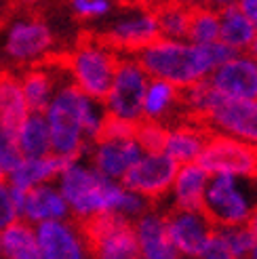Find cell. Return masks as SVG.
Here are the masks:
<instances>
[{
	"instance_id": "6da1fadb",
	"label": "cell",
	"mask_w": 257,
	"mask_h": 259,
	"mask_svg": "<svg viewBox=\"0 0 257 259\" xmlns=\"http://www.w3.org/2000/svg\"><path fill=\"white\" fill-rule=\"evenodd\" d=\"M42 114L51 133V154L61 160L84 156L108 120L104 101L82 93L70 78L59 82Z\"/></svg>"
},
{
	"instance_id": "7a4b0ae2",
	"label": "cell",
	"mask_w": 257,
	"mask_h": 259,
	"mask_svg": "<svg viewBox=\"0 0 257 259\" xmlns=\"http://www.w3.org/2000/svg\"><path fill=\"white\" fill-rule=\"evenodd\" d=\"M76 222H89L108 209V196L114 179L101 175L87 156L66 160L55 179Z\"/></svg>"
},
{
	"instance_id": "3957f363",
	"label": "cell",
	"mask_w": 257,
	"mask_h": 259,
	"mask_svg": "<svg viewBox=\"0 0 257 259\" xmlns=\"http://www.w3.org/2000/svg\"><path fill=\"white\" fill-rule=\"evenodd\" d=\"M135 57L144 66L150 78L169 80L179 89H186L202 78H207L198 47L186 38H164L158 36L148 47L137 51Z\"/></svg>"
},
{
	"instance_id": "277c9868",
	"label": "cell",
	"mask_w": 257,
	"mask_h": 259,
	"mask_svg": "<svg viewBox=\"0 0 257 259\" xmlns=\"http://www.w3.org/2000/svg\"><path fill=\"white\" fill-rule=\"evenodd\" d=\"M257 209V177L213 173L204 188L202 211L213 226L247 224Z\"/></svg>"
},
{
	"instance_id": "5b68a950",
	"label": "cell",
	"mask_w": 257,
	"mask_h": 259,
	"mask_svg": "<svg viewBox=\"0 0 257 259\" xmlns=\"http://www.w3.org/2000/svg\"><path fill=\"white\" fill-rule=\"evenodd\" d=\"M118 57V51H114L101 36H84L61 61L72 84L104 101L116 72Z\"/></svg>"
},
{
	"instance_id": "8992f818",
	"label": "cell",
	"mask_w": 257,
	"mask_h": 259,
	"mask_svg": "<svg viewBox=\"0 0 257 259\" xmlns=\"http://www.w3.org/2000/svg\"><path fill=\"white\" fill-rule=\"evenodd\" d=\"M150 76L135 55H120L112 84L104 97L106 112L112 118L137 124L141 120V106Z\"/></svg>"
},
{
	"instance_id": "52a82bcc",
	"label": "cell",
	"mask_w": 257,
	"mask_h": 259,
	"mask_svg": "<svg viewBox=\"0 0 257 259\" xmlns=\"http://www.w3.org/2000/svg\"><path fill=\"white\" fill-rule=\"evenodd\" d=\"M55 47V36L49 23L36 15H21L9 23L3 36L5 55L21 68L51 59Z\"/></svg>"
},
{
	"instance_id": "ba28073f",
	"label": "cell",
	"mask_w": 257,
	"mask_h": 259,
	"mask_svg": "<svg viewBox=\"0 0 257 259\" xmlns=\"http://www.w3.org/2000/svg\"><path fill=\"white\" fill-rule=\"evenodd\" d=\"M89 255L101 259H137V240L133 222L114 215L101 213L82 224Z\"/></svg>"
},
{
	"instance_id": "9c48e42d",
	"label": "cell",
	"mask_w": 257,
	"mask_h": 259,
	"mask_svg": "<svg viewBox=\"0 0 257 259\" xmlns=\"http://www.w3.org/2000/svg\"><path fill=\"white\" fill-rule=\"evenodd\" d=\"M177 166L179 164L164 150H150L141 154L137 162L126 171L122 184L148 198L152 204H160L169 198Z\"/></svg>"
},
{
	"instance_id": "30bf717a",
	"label": "cell",
	"mask_w": 257,
	"mask_h": 259,
	"mask_svg": "<svg viewBox=\"0 0 257 259\" xmlns=\"http://www.w3.org/2000/svg\"><path fill=\"white\" fill-rule=\"evenodd\" d=\"M160 36L156 11L146 7H133L120 11L108 23L101 38L120 55H135Z\"/></svg>"
},
{
	"instance_id": "8fae6325",
	"label": "cell",
	"mask_w": 257,
	"mask_h": 259,
	"mask_svg": "<svg viewBox=\"0 0 257 259\" xmlns=\"http://www.w3.org/2000/svg\"><path fill=\"white\" fill-rule=\"evenodd\" d=\"M198 162L213 173H232L257 177V146L245 144L234 137L211 133L202 148Z\"/></svg>"
},
{
	"instance_id": "7c38bea8",
	"label": "cell",
	"mask_w": 257,
	"mask_h": 259,
	"mask_svg": "<svg viewBox=\"0 0 257 259\" xmlns=\"http://www.w3.org/2000/svg\"><path fill=\"white\" fill-rule=\"evenodd\" d=\"M166 232L177 257H200L207 242L211 240L215 226L202 209H164Z\"/></svg>"
},
{
	"instance_id": "4fadbf2b",
	"label": "cell",
	"mask_w": 257,
	"mask_h": 259,
	"mask_svg": "<svg viewBox=\"0 0 257 259\" xmlns=\"http://www.w3.org/2000/svg\"><path fill=\"white\" fill-rule=\"evenodd\" d=\"M204 124L211 133L257 146V97H220Z\"/></svg>"
},
{
	"instance_id": "5bb4252c",
	"label": "cell",
	"mask_w": 257,
	"mask_h": 259,
	"mask_svg": "<svg viewBox=\"0 0 257 259\" xmlns=\"http://www.w3.org/2000/svg\"><path fill=\"white\" fill-rule=\"evenodd\" d=\"M141 154H144V150H141L139 141L135 139V131H133L124 135L101 133L97 139L91 141L84 156L104 177L122 181L126 171L137 162Z\"/></svg>"
},
{
	"instance_id": "9a60e30c",
	"label": "cell",
	"mask_w": 257,
	"mask_h": 259,
	"mask_svg": "<svg viewBox=\"0 0 257 259\" xmlns=\"http://www.w3.org/2000/svg\"><path fill=\"white\" fill-rule=\"evenodd\" d=\"M34 228L40 259H82L89 255L82 224L74 217L49 219Z\"/></svg>"
},
{
	"instance_id": "2e32d148",
	"label": "cell",
	"mask_w": 257,
	"mask_h": 259,
	"mask_svg": "<svg viewBox=\"0 0 257 259\" xmlns=\"http://www.w3.org/2000/svg\"><path fill=\"white\" fill-rule=\"evenodd\" d=\"M207 78L222 97H257V59L251 53H234Z\"/></svg>"
},
{
	"instance_id": "e0dca14e",
	"label": "cell",
	"mask_w": 257,
	"mask_h": 259,
	"mask_svg": "<svg viewBox=\"0 0 257 259\" xmlns=\"http://www.w3.org/2000/svg\"><path fill=\"white\" fill-rule=\"evenodd\" d=\"M211 131L202 120L190 118V116H182L179 120L166 124L164 133V144L162 150L177 164L186 162H196L202 154V148L207 144Z\"/></svg>"
},
{
	"instance_id": "ac0fdd59",
	"label": "cell",
	"mask_w": 257,
	"mask_h": 259,
	"mask_svg": "<svg viewBox=\"0 0 257 259\" xmlns=\"http://www.w3.org/2000/svg\"><path fill=\"white\" fill-rule=\"evenodd\" d=\"M66 78H68V72L63 61L53 63V59H47L42 63L25 68V72L19 76V82H21V91L30 112H45L49 101L53 99L59 82Z\"/></svg>"
},
{
	"instance_id": "d6986e66",
	"label": "cell",
	"mask_w": 257,
	"mask_h": 259,
	"mask_svg": "<svg viewBox=\"0 0 257 259\" xmlns=\"http://www.w3.org/2000/svg\"><path fill=\"white\" fill-rule=\"evenodd\" d=\"M133 232L137 240L139 257L144 259H175L177 253L169 240L166 232L164 209L158 204H152L137 219H133Z\"/></svg>"
},
{
	"instance_id": "ffe728a7",
	"label": "cell",
	"mask_w": 257,
	"mask_h": 259,
	"mask_svg": "<svg viewBox=\"0 0 257 259\" xmlns=\"http://www.w3.org/2000/svg\"><path fill=\"white\" fill-rule=\"evenodd\" d=\"M17 206H19V219H25V222L34 226L40 222H49V219L72 217L68 202L55 181L34 186L25 192L17 190Z\"/></svg>"
},
{
	"instance_id": "44dd1931",
	"label": "cell",
	"mask_w": 257,
	"mask_h": 259,
	"mask_svg": "<svg viewBox=\"0 0 257 259\" xmlns=\"http://www.w3.org/2000/svg\"><path fill=\"white\" fill-rule=\"evenodd\" d=\"M184 114L182 106V89L175 87L169 80L162 78H150L146 93H144V106H141V120H152L160 124H171L179 120Z\"/></svg>"
},
{
	"instance_id": "7402d4cb",
	"label": "cell",
	"mask_w": 257,
	"mask_h": 259,
	"mask_svg": "<svg viewBox=\"0 0 257 259\" xmlns=\"http://www.w3.org/2000/svg\"><path fill=\"white\" fill-rule=\"evenodd\" d=\"M255 242L247 224L217 226L200 259H245L251 255Z\"/></svg>"
},
{
	"instance_id": "603a6c76",
	"label": "cell",
	"mask_w": 257,
	"mask_h": 259,
	"mask_svg": "<svg viewBox=\"0 0 257 259\" xmlns=\"http://www.w3.org/2000/svg\"><path fill=\"white\" fill-rule=\"evenodd\" d=\"M211 173L196 162H186L177 166L175 179L171 184L169 200L171 206H182V209H202L204 188L209 184Z\"/></svg>"
},
{
	"instance_id": "cb8c5ba5",
	"label": "cell",
	"mask_w": 257,
	"mask_h": 259,
	"mask_svg": "<svg viewBox=\"0 0 257 259\" xmlns=\"http://www.w3.org/2000/svg\"><path fill=\"white\" fill-rule=\"evenodd\" d=\"M63 162L66 160H61L59 156H55V154H45V156H21L19 162L13 166L5 177L9 179V184L15 190L25 192L34 186L55 181Z\"/></svg>"
},
{
	"instance_id": "d4e9b609",
	"label": "cell",
	"mask_w": 257,
	"mask_h": 259,
	"mask_svg": "<svg viewBox=\"0 0 257 259\" xmlns=\"http://www.w3.org/2000/svg\"><path fill=\"white\" fill-rule=\"evenodd\" d=\"M217 13H220V40L234 53H247L257 36V25L253 19L240 9L238 3L220 7Z\"/></svg>"
},
{
	"instance_id": "484cf974",
	"label": "cell",
	"mask_w": 257,
	"mask_h": 259,
	"mask_svg": "<svg viewBox=\"0 0 257 259\" xmlns=\"http://www.w3.org/2000/svg\"><path fill=\"white\" fill-rule=\"evenodd\" d=\"M0 257L7 259H40L36 228L25 219H15L0 230Z\"/></svg>"
},
{
	"instance_id": "4316f807",
	"label": "cell",
	"mask_w": 257,
	"mask_h": 259,
	"mask_svg": "<svg viewBox=\"0 0 257 259\" xmlns=\"http://www.w3.org/2000/svg\"><path fill=\"white\" fill-rule=\"evenodd\" d=\"M28 112L30 108L25 103L19 76L13 72H0V124L17 131Z\"/></svg>"
},
{
	"instance_id": "83f0119b",
	"label": "cell",
	"mask_w": 257,
	"mask_h": 259,
	"mask_svg": "<svg viewBox=\"0 0 257 259\" xmlns=\"http://www.w3.org/2000/svg\"><path fill=\"white\" fill-rule=\"evenodd\" d=\"M15 139L21 156H45V154H51V133L45 114L28 112V116L17 126Z\"/></svg>"
},
{
	"instance_id": "f1b7e54d",
	"label": "cell",
	"mask_w": 257,
	"mask_h": 259,
	"mask_svg": "<svg viewBox=\"0 0 257 259\" xmlns=\"http://www.w3.org/2000/svg\"><path fill=\"white\" fill-rule=\"evenodd\" d=\"M190 15L192 7H188L182 0H164L156 9V21L158 32L164 38H186L188 40V28H190Z\"/></svg>"
},
{
	"instance_id": "f546056e",
	"label": "cell",
	"mask_w": 257,
	"mask_h": 259,
	"mask_svg": "<svg viewBox=\"0 0 257 259\" xmlns=\"http://www.w3.org/2000/svg\"><path fill=\"white\" fill-rule=\"evenodd\" d=\"M220 93L213 89V84L209 82V78H202L194 84H190L186 89H182V106H184V114L190 118L202 120L209 116V112L215 108V103L220 101Z\"/></svg>"
},
{
	"instance_id": "4dcf8cb0",
	"label": "cell",
	"mask_w": 257,
	"mask_h": 259,
	"mask_svg": "<svg viewBox=\"0 0 257 259\" xmlns=\"http://www.w3.org/2000/svg\"><path fill=\"white\" fill-rule=\"evenodd\" d=\"M150 206H152V202L148 198L133 192L131 188H126L122 181H114L112 188H110L106 213L120 215V217L128 219V222H133V219H137L144 211H148Z\"/></svg>"
},
{
	"instance_id": "1f68e13d",
	"label": "cell",
	"mask_w": 257,
	"mask_h": 259,
	"mask_svg": "<svg viewBox=\"0 0 257 259\" xmlns=\"http://www.w3.org/2000/svg\"><path fill=\"white\" fill-rule=\"evenodd\" d=\"M188 40L194 45L220 40V13L211 5L192 7Z\"/></svg>"
},
{
	"instance_id": "d6a6232c",
	"label": "cell",
	"mask_w": 257,
	"mask_h": 259,
	"mask_svg": "<svg viewBox=\"0 0 257 259\" xmlns=\"http://www.w3.org/2000/svg\"><path fill=\"white\" fill-rule=\"evenodd\" d=\"M114 0H70V9L80 21L108 19L114 11Z\"/></svg>"
},
{
	"instance_id": "836d02e7",
	"label": "cell",
	"mask_w": 257,
	"mask_h": 259,
	"mask_svg": "<svg viewBox=\"0 0 257 259\" xmlns=\"http://www.w3.org/2000/svg\"><path fill=\"white\" fill-rule=\"evenodd\" d=\"M164 133H166V124H160V122L139 120L135 124V139L139 141V146H141V150H144V152L162 150Z\"/></svg>"
},
{
	"instance_id": "e575fe53",
	"label": "cell",
	"mask_w": 257,
	"mask_h": 259,
	"mask_svg": "<svg viewBox=\"0 0 257 259\" xmlns=\"http://www.w3.org/2000/svg\"><path fill=\"white\" fill-rule=\"evenodd\" d=\"M19 219L17 190L9 184L7 177H0V230Z\"/></svg>"
},
{
	"instance_id": "d590c367",
	"label": "cell",
	"mask_w": 257,
	"mask_h": 259,
	"mask_svg": "<svg viewBox=\"0 0 257 259\" xmlns=\"http://www.w3.org/2000/svg\"><path fill=\"white\" fill-rule=\"evenodd\" d=\"M19 158H21V152L17 148L15 131L0 124V166H3V173L7 175L19 162Z\"/></svg>"
},
{
	"instance_id": "8d00e7d4",
	"label": "cell",
	"mask_w": 257,
	"mask_h": 259,
	"mask_svg": "<svg viewBox=\"0 0 257 259\" xmlns=\"http://www.w3.org/2000/svg\"><path fill=\"white\" fill-rule=\"evenodd\" d=\"M236 3H238L240 9L253 19V23L257 25V0H236Z\"/></svg>"
},
{
	"instance_id": "74e56055",
	"label": "cell",
	"mask_w": 257,
	"mask_h": 259,
	"mask_svg": "<svg viewBox=\"0 0 257 259\" xmlns=\"http://www.w3.org/2000/svg\"><path fill=\"white\" fill-rule=\"evenodd\" d=\"M247 226H249V230L253 232V236H255V240H257V209H255V211H253V215L249 217Z\"/></svg>"
},
{
	"instance_id": "f35d334b",
	"label": "cell",
	"mask_w": 257,
	"mask_h": 259,
	"mask_svg": "<svg viewBox=\"0 0 257 259\" xmlns=\"http://www.w3.org/2000/svg\"><path fill=\"white\" fill-rule=\"evenodd\" d=\"M236 3V0H207V5L215 7V9H220V7H226V5H232Z\"/></svg>"
},
{
	"instance_id": "ab89813d",
	"label": "cell",
	"mask_w": 257,
	"mask_h": 259,
	"mask_svg": "<svg viewBox=\"0 0 257 259\" xmlns=\"http://www.w3.org/2000/svg\"><path fill=\"white\" fill-rule=\"evenodd\" d=\"M19 3H21L23 7H38V5H42L45 0H19Z\"/></svg>"
},
{
	"instance_id": "60d3db41",
	"label": "cell",
	"mask_w": 257,
	"mask_h": 259,
	"mask_svg": "<svg viewBox=\"0 0 257 259\" xmlns=\"http://www.w3.org/2000/svg\"><path fill=\"white\" fill-rule=\"evenodd\" d=\"M182 3H186L188 7H200V5H207V0H182Z\"/></svg>"
},
{
	"instance_id": "b9f144b4",
	"label": "cell",
	"mask_w": 257,
	"mask_h": 259,
	"mask_svg": "<svg viewBox=\"0 0 257 259\" xmlns=\"http://www.w3.org/2000/svg\"><path fill=\"white\" fill-rule=\"evenodd\" d=\"M247 53H251V55L257 59V36H255V40H253V45H251V49L247 51Z\"/></svg>"
},
{
	"instance_id": "7bdbcfd3",
	"label": "cell",
	"mask_w": 257,
	"mask_h": 259,
	"mask_svg": "<svg viewBox=\"0 0 257 259\" xmlns=\"http://www.w3.org/2000/svg\"><path fill=\"white\" fill-rule=\"evenodd\" d=\"M249 257H251V259H257V242H255V247H253V251H251Z\"/></svg>"
},
{
	"instance_id": "ee69618b",
	"label": "cell",
	"mask_w": 257,
	"mask_h": 259,
	"mask_svg": "<svg viewBox=\"0 0 257 259\" xmlns=\"http://www.w3.org/2000/svg\"><path fill=\"white\" fill-rule=\"evenodd\" d=\"M0 177H5V173H3V166H0Z\"/></svg>"
}]
</instances>
